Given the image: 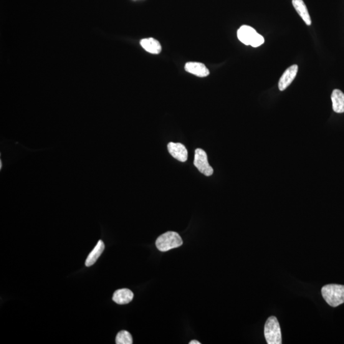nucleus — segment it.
Instances as JSON below:
<instances>
[{
    "mask_svg": "<svg viewBox=\"0 0 344 344\" xmlns=\"http://www.w3.org/2000/svg\"><path fill=\"white\" fill-rule=\"evenodd\" d=\"M194 166L198 170L206 176H211L214 173V169L210 165L207 153L203 149H197L194 154Z\"/></svg>",
    "mask_w": 344,
    "mask_h": 344,
    "instance_id": "nucleus-5",
    "label": "nucleus"
},
{
    "mask_svg": "<svg viewBox=\"0 0 344 344\" xmlns=\"http://www.w3.org/2000/svg\"><path fill=\"white\" fill-rule=\"evenodd\" d=\"M116 343L117 344H132L133 338L127 331H121L116 336Z\"/></svg>",
    "mask_w": 344,
    "mask_h": 344,
    "instance_id": "nucleus-14",
    "label": "nucleus"
},
{
    "mask_svg": "<svg viewBox=\"0 0 344 344\" xmlns=\"http://www.w3.org/2000/svg\"><path fill=\"white\" fill-rule=\"evenodd\" d=\"M133 296V293L131 290L121 289L116 291L113 293L112 300L118 304L125 305L132 301Z\"/></svg>",
    "mask_w": 344,
    "mask_h": 344,
    "instance_id": "nucleus-9",
    "label": "nucleus"
},
{
    "mask_svg": "<svg viewBox=\"0 0 344 344\" xmlns=\"http://www.w3.org/2000/svg\"><path fill=\"white\" fill-rule=\"evenodd\" d=\"M333 109L336 113L344 112V94L339 90H335L331 95Z\"/></svg>",
    "mask_w": 344,
    "mask_h": 344,
    "instance_id": "nucleus-12",
    "label": "nucleus"
},
{
    "mask_svg": "<svg viewBox=\"0 0 344 344\" xmlns=\"http://www.w3.org/2000/svg\"><path fill=\"white\" fill-rule=\"evenodd\" d=\"M104 249V243H103L102 240H99L97 245H96V247L93 249L92 252L88 255L87 260L85 261V266L88 267L94 265L97 262L98 258L100 257L101 254H102Z\"/></svg>",
    "mask_w": 344,
    "mask_h": 344,
    "instance_id": "nucleus-13",
    "label": "nucleus"
},
{
    "mask_svg": "<svg viewBox=\"0 0 344 344\" xmlns=\"http://www.w3.org/2000/svg\"><path fill=\"white\" fill-rule=\"evenodd\" d=\"M183 244V239L177 232H168L158 238L156 241V247L161 252L176 249Z\"/></svg>",
    "mask_w": 344,
    "mask_h": 344,
    "instance_id": "nucleus-3",
    "label": "nucleus"
},
{
    "mask_svg": "<svg viewBox=\"0 0 344 344\" xmlns=\"http://www.w3.org/2000/svg\"><path fill=\"white\" fill-rule=\"evenodd\" d=\"M186 72L192 73L197 77H206L209 75V70L203 63L189 62L185 65Z\"/></svg>",
    "mask_w": 344,
    "mask_h": 344,
    "instance_id": "nucleus-8",
    "label": "nucleus"
},
{
    "mask_svg": "<svg viewBox=\"0 0 344 344\" xmlns=\"http://www.w3.org/2000/svg\"><path fill=\"white\" fill-rule=\"evenodd\" d=\"M168 150L174 158L181 162L188 160V152L186 147L181 143L170 142L168 144Z\"/></svg>",
    "mask_w": 344,
    "mask_h": 344,
    "instance_id": "nucleus-7",
    "label": "nucleus"
},
{
    "mask_svg": "<svg viewBox=\"0 0 344 344\" xmlns=\"http://www.w3.org/2000/svg\"><path fill=\"white\" fill-rule=\"evenodd\" d=\"M238 39L240 41L246 45H251L253 47H260L265 42V39L262 35L257 34L252 27L242 26L237 32Z\"/></svg>",
    "mask_w": 344,
    "mask_h": 344,
    "instance_id": "nucleus-2",
    "label": "nucleus"
},
{
    "mask_svg": "<svg viewBox=\"0 0 344 344\" xmlns=\"http://www.w3.org/2000/svg\"><path fill=\"white\" fill-rule=\"evenodd\" d=\"M292 4L295 9L299 14V16L302 17L305 24L307 26H310L312 24V21H311L309 13H308V9L304 2L303 0H293Z\"/></svg>",
    "mask_w": 344,
    "mask_h": 344,
    "instance_id": "nucleus-10",
    "label": "nucleus"
},
{
    "mask_svg": "<svg viewBox=\"0 0 344 344\" xmlns=\"http://www.w3.org/2000/svg\"><path fill=\"white\" fill-rule=\"evenodd\" d=\"M321 293L324 299L331 307H336L344 303V285L328 284L323 286Z\"/></svg>",
    "mask_w": 344,
    "mask_h": 344,
    "instance_id": "nucleus-1",
    "label": "nucleus"
},
{
    "mask_svg": "<svg viewBox=\"0 0 344 344\" xmlns=\"http://www.w3.org/2000/svg\"><path fill=\"white\" fill-rule=\"evenodd\" d=\"M140 44L146 51L151 54H158L161 52L162 47L160 43L153 38L141 40Z\"/></svg>",
    "mask_w": 344,
    "mask_h": 344,
    "instance_id": "nucleus-11",
    "label": "nucleus"
},
{
    "mask_svg": "<svg viewBox=\"0 0 344 344\" xmlns=\"http://www.w3.org/2000/svg\"><path fill=\"white\" fill-rule=\"evenodd\" d=\"M264 334L269 344H281L282 335L279 321L275 316L268 319L265 323Z\"/></svg>",
    "mask_w": 344,
    "mask_h": 344,
    "instance_id": "nucleus-4",
    "label": "nucleus"
},
{
    "mask_svg": "<svg viewBox=\"0 0 344 344\" xmlns=\"http://www.w3.org/2000/svg\"><path fill=\"white\" fill-rule=\"evenodd\" d=\"M298 70V65H293L285 71L282 77L280 78L279 82V89L280 91L282 92V91L286 90L289 87L291 83L294 80L296 76H297Z\"/></svg>",
    "mask_w": 344,
    "mask_h": 344,
    "instance_id": "nucleus-6",
    "label": "nucleus"
},
{
    "mask_svg": "<svg viewBox=\"0 0 344 344\" xmlns=\"http://www.w3.org/2000/svg\"><path fill=\"white\" fill-rule=\"evenodd\" d=\"M200 342H199L197 340H192L189 342V344H200Z\"/></svg>",
    "mask_w": 344,
    "mask_h": 344,
    "instance_id": "nucleus-15",
    "label": "nucleus"
}]
</instances>
